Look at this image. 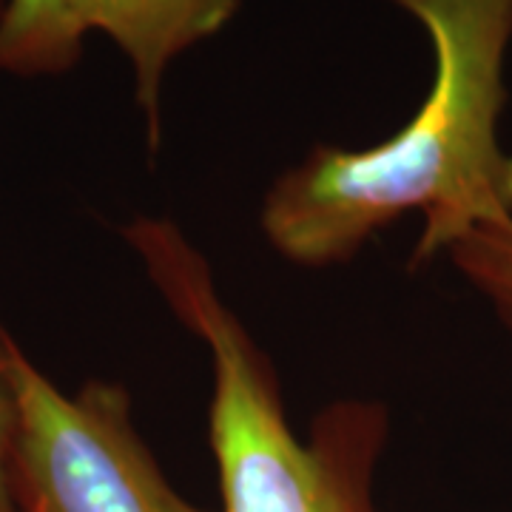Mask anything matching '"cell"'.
I'll use <instances>...</instances> for the list:
<instances>
[{"label": "cell", "mask_w": 512, "mask_h": 512, "mask_svg": "<svg viewBox=\"0 0 512 512\" xmlns=\"http://www.w3.org/2000/svg\"><path fill=\"white\" fill-rule=\"evenodd\" d=\"M393 3L430 35L433 86L379 146H316L276 180L262 228L291 262H345L407 211L424 217L416 262L450 251L476 228L512 222V154L498 140L512 0Z\"/></svg>", "instance_id": "6da1fadb"}, {"label": "cell", "mask_w": 512, "mask_h": 512, "mask_svg": "<svg viewBox=\"0 0 512 512\" xmlns=\"http://www.w3.org/2000/svg\"><path fill=\"white\" fill-rule=\"evenodd\" d=\"M126 237L180 322L211 350L208 430L222 512H379L370 481L387 433L382 407L333 404L299 439L285 421L274 367L222 305L188 239L163 220L134 222Z\"/></svg>", "instance_id": "7a4b0ae2"}, {"label": "cell", "mask_w": 512, "mask_h": 512, "mask_svg": "<svg viewBox=\"0 0 512 512\" xmlns=\"http://www.w3.org/2000/svg\"><path fill=\"white\" fill-rule=\"evenodd\" d=\"M15 399L12 484L20 512H202L177 493L134 430L123 387L63 393L9 336Z\"/></svg>", "instance_id": "3957f363"}, {"label": "cell", "mask_w": 512, "mask_h": 512, "mask_svg": "<svg viewBox=\"0 0 512 512\" xmlns=\"http://www.w3.org/2000/svg\"><path fill=\"white\" fill-rule=\"evenodd\" d=\"M239 3L242 0H83L86 32L111 37L134 69V92L146 111L151 146L160 143V92L168 63L225 29Z\"/></svg>", "instance_id": "277c9868"}, {"label": "cell", "mask_w": 512, "mask_h": 512, "mask_svg": "<svg viewBox=\"0 0 512 512\" xmlns=\"http://www.w3.org/2000/svg\"><path fill=\"white\" fill-rule=\"evenodd\" d=\"M86 35L83 0H6L0 12V69L20 77L69 72Z\"/></svg>", "instance_id": "5b68a950"}, {"label": "cell", "mask_w": 512, "mask_h": 512, "mask_svg": "<svg viewBox=\"0 0 512 512\" xmlns=\"http://www.w3.org/2000/svg\"><path fill=\"white\" fill-rule=\"evenodd\" d=\"M461 274L487 296L498 319L512 333V222L484 225L450 245Z\"/></svg>", "instance_id": "8992f818"}, {"label": "cell", "mask_w": 512, "mask_h": 512, "mask_svg": "<svg viewBox=\"0 0 512 512\" xmlns=\"http://www.w3.org/2000/svg\"><path fill=\"white\" fill-rule=\"evenodd\" d=\"M15 399L6 373L0 367V512H20L12 484V453H15Z\"/></svg>", "instance_id": "52a82bcc"}, {"label": "cell", "mask_w": 512, "mask_h": 512, "mask_svg": "<svg viewBox=\"0 0 512 512\" xmlns=\"http://www.w3.org/2000/svg\"><path fill=\"white\" fill-rule=\"evenodd\" d=\"M3 3H6V0H0V12H3ZM6 342H9V333L0 330V367H3V359H6Z\"/></svg>", "instance_id": "ba28073f"}]
</instances>
